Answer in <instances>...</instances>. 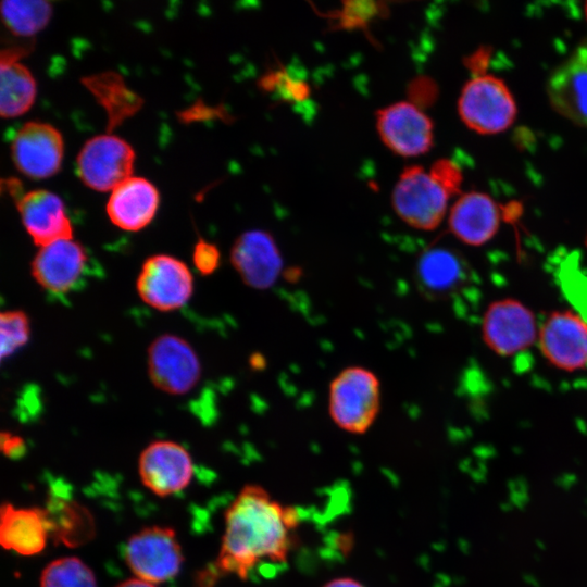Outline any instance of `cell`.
Returning a JSON list of instances; mask_svg holds the SVG:
<instances>
[{"mask_svg": "<svg viewBox=\"0 0 587 587\" xmlns=\"http://www.w3.org/2000/svg\"><path fill=\"white\" fill-rule=\"evenodd\" d=\"M298 510L274 499L262 486L246 485L225 512L221 549L212 570L202 574L213 583L218 574L247 579L253 570L287 562L296 544Z\"/></svg>", "mask_w": 587, "mask_h": 587, "instance_id": "6da1fadb", "label": "cell"}, {"mask_svg": "<svg viewBox=\"0 0 587 587\" xmlns=\"http://www.w3.org/2000/svg\"><path fill=\"white\" fill-rule=\"evenodd\" d=\"M380 409V383L363 366H349L329 384L328 412L333 422L350 434H364Z\"/></svg>", "mask_w": 587, "mask_h": 587, "instance_id": "7a4b0ae2", "label": "cell"}, {"mask_svg": "<svg viewBox=\"0 0 587 587\" xmlns=\"http://www.w3.org/2000/svg\"><path fill=\"white\" fill-rule=\"evenodd\" d=\"M458 110L462 122L478 134H497L515 120L516 104L509 88L492 75H480L462 88Z\"/></svg>", "mask_w": 587, "mask_h": 587, "instance_id": "3957f363", "label": "cell"}, {"mask_svg": "<svg viewBox=\"0 0 587 587\" xmlns=\"http://www.w3.org/2000/svg\"><path fill=\"white\" fill-rule=\"evenodd\" d=\"M450 193L422 166L405 167L395 185L391 202L410 226L432 230L444 220Z\"/></svg>", "mask_w": 587, "mask_h": 587, "instance_id": "277c9868", "label": "cell"}, {"mask_svg": "<svg viewBox=\"0 0 587 587\" xmlns=\"http://www.w3.org/2000/svg\"><path fill=\"white\" fill-rule=\"evenodd\" d=\"M124 558L137 578L159 584L174 578L183 564L176 533L167 526H148L127 540Z\"/></svg>", "mask_w": 587, "mask_h": 587, "instance_id": "5b68a950", "label": "cell"}, {"mask_svg": "<svg viewBox=\"0 0 587 587\" xmlns=\"http://www.w3.org/2000/svg\"><path fill=\"white\" fill-rule=\"evenodd\" d=\"M135 151L118 136L103 134L88 139L76 158L82 183L96 191H112L132 177Z\"/></svg>", "mask_w": 587, "mask_h": 587, "instance_id": "8992f818", "label": "cell"}, {"mask_svg": "<svg viewBox=\"0 0 587 587\" xmlns=\"http://www.w3.org/2000/svg\"><path fill=\"white\" fill-rule=\"evenodd\" d=\"M148 373L158 389L171 395H184L198 384L201 364L187 340L163 334L149 346Z\"/></svg>", "mask_w": 587, "mask_h": 587, "instance_id": "52a82bcc", "label": "cell"}, {"mask_svg": "<svg viewBox=\"0 0 587 587\" xmlns=\"http://www.w3.org/2000/svg\"><path fill=\"white\" fill-rule=\"evenodd\" d=\"M136 287L145 303L167 312L187 303L192 295L193 279L188 266L180 260L155 254L142 264Z\"/></svg>", "mask_w": 587, "mask_h": 587, "instance_id": "ba28073f", "label": "cell"}, {"mask_svg": "<svg viewBox=\"0 0 587 587\" xmlns=\"http://www.w3.org/2000/svg\"><path fill=\"white\" fill-rule=\"evenodd\" d=\"M64 142L52 125L30 121L20 127L11 142L15 167L33 179L48 178L61 167Z\"/></svg>", "mask_w": 587, "mask_h": 587, "instance_id": "9c48e42d", "label": "cell"}, {"mask_svg": "<svg viewBox=\"0 0 587 587\" xmlns=\"http://www.w3.org/2000/svg\"><path fill=\"white\" fill-rule=\"evenodd\" d=\"M376 127L383 142L401 157L423 154L433 146L430 118L410 101L380 109L376 114Z\"/></svg>", "mask_w": 587, "mask_h": 587, "instance_id": "30bf717a", "label": "cell"}, {"mask_svg": "<svg viewBox=\"0 0 587 587\" xmlns=\"http://www.w3.org/2000/svg\"><path fill=\"white\" fill-rule=\"evenodd\" d=\"M483 338L497 354L508 357L528 348L536 337L533 312L515 299L492 302L484 314Z\"/></svg>", "mask_w": 587, "mask_h": 587, "instance_id": "8fae6325", "label": "cell"}, {"mask_svg": "<svg viewBox=\"0 0 587 587\" xmlns=\"http://www.w3.org/2000/svg\"><path fill=\"white\" fill-rule=\"evenodd\" d=\"M139 476L153 494L166 497L185 489L193 474L188 451L171 440H157L148 445L139 457Z\"/></svg>", "mask_w": 587, "mask_h": 587, "instance_id": "7c38bea8", "label": "cell"}, {"mask_svg": "<svg viewBox=\"0 0 587 587\" xmlns=\"http://www.w3.org/2000/svg\"><path fill=\"white\" fill-rule=\"evenodd\" d=\"M539 348L550 364L564 371L587 365V323L576 313L552 312L539 330Z\"/></svg>", "mask_w": 587, "mask_h": 587, "instance_id": "4fadbf2b", "label": "cell"}, {"mask_svg": "<svg viewBox=\"0 0 587 587\" xmlns=\"http://www.w3.org/2000/svg\"><path fill=\"white\" fill-rule=\"evenodd\" d=\"M230 262L247 286L260 290L271 288L283 268L275 239L260 229L245 232L235 240Z\"/></svg>", "mask_w": 587, "mask_h": 587, "instance_id": "5bb4252c", "label": "cell"}, {"mask_svg": "<svg viewBox=\"0 0 587 587\" xmlns=\"http://www.w3.org/2000/svg\"><path fill=\"white\" fill-rule=\"evenodd\" d=\"M547 92L550 104L559 114L587 127V40L551 73Z\"/></svg>", "mask_w": 587, "mask_h": 587, "instance_id": "9a60e30c", "label": "cell"}, {"mask_svg": "<svg viewBox=\"0 0 587 587\" xmlns=\"http://www.w3.org/2000/svg\"><path fill=\"white\" fill-rule=\"evenodd\" d=\"M85 248L73 239L40 247L32 261V275L46 290L65 294L77 286L87 270Z\"/></svg>", "mask_w": 587, "mask_h": 587, "instance_id": "2e32d148", "label": "cell"}, {"mask_svg": "<svg viewBox=\"0 0 587 587\" xmlns=\"http://www.w3.org/2000/svg\"><path fill=\"white\" fill-rule=\"evenodd\" d=\"M23 226L33 241L40 246L73 239L72 223L62 199L46 189L30 190L15 200Z\"/></svg>", "mask_w": 587, "mask_h": 587, "instance_id": "e0dca14e", "label": "cell"}, {"mask_svg": "<svg viewBox=\"0 0 587 587\" xmlns=\"http://www.w3.org/2000/svg\"><path fill=\"white\" fill-rule=\"evenodd\" d=\"M159 202V191L151 182L132 176L111 191L107 214L115 226L137 232L153 220Z\"/></svg>", "mask_w": 587, "mask_h": 587, "instance_id": "ac0fdd59", "label": "cell"}, {"mask_svg": "<svg viewBox=\"0 0 587 587\" xmlns=\"http://www.w3.org/2000/svg\"><path fill=\"white\" fill-rule=\"evenodd\" d=\"M0 544L21 555L41 552L49 536L51 525L46 509L15 508L3 503L0 511Z\"/></svg>", "mask_w": 587, "mask_h": 587, "instance_id": "d6986e66", "label": "cell"}, {"mask_svg": "<svg viewBox=\"0 0 587 587\" xmlns=\"http://www.w3.org/2000/svg\"><path fill=\"white\" fill-rule=\"evenodd\" d=\"M500 224L496 202L486 193L471 191L462 195L452 205L448 225L462 242L480 246L490 240Z\"/></svg>", "mask_w": 587, "mask_h": 587, "instance_id": "ffe728a7", "label": "cell"}, {"mask_svg": "<svg viewBox=\"0 0 587 587\" xmlns=\"http://www.w3.org/2000/svg\"><path fill=\"white\" fill-rule=\"evenodd\" d=\"M27 48L8 47L0 54V114L12 118L26 113L36 98V82L18 60Z\"/></svg>", "mask_w": 587, "mask_h": 587, "instance_id": "44dd1931", "label": "cell"}, {"mask_svg": "<svg viewBox=\"0 0 587 587\" xmlns=\"http://www.w3.org/2000/svg\"><path fill=\"white\" fill-rule=\"evenodd\" d=\"M469 275L466 262L448 248H429L417 261V283L428 296H451L466 283Z\"/></svg>", "mask_w": 587, "mask_h": 587, "instance_id": "7402d4cb", "label": "cell"}, {"mask_svg": "<svg viewBox=\"0 0 587 587\" xmlns=\"http://www.w3.org/2000/svg\"><path fill=\"white\" fill-rule=\"evenodd\" d=\"M107 113V133L135 115L143 105V99L127 86L123 76L114 71H104L80 79Z\"/></svg>", "mask_w": 587, "mask_h": 587, "instance_id": "603a6c76", "label": "cell"}, {"mask_svg": "<svg viewBox=\"0 0 587 587\" xmlns=\"http://www.w3.org/2000/svg\"><path fill=\"white\" fill-rule=\"evenodd\" d=\"M51 536L67 546H77L93 536L95 525L91 515L82 505L70 501H53L46 509Z\"/></svg>", "mask_w": 587, "mask_h": 587, "instance_id": "cb8c5ba5", "label": "cell"}, {"mask_svg": "<svg viewBox=\"0 0 587 587\" xmlns=\"http://www.w3.org/2000/svg\"><path fill=\"white\" fill-rule=\"evenodd\" d=\"M1 16L15 36L28 37L42 30L52 16V5L41 0L2 1Z\"/></svg>", "mask_w": 587, "mask_h": 587, "instance_id": "d4e9b609", "label": "cell"}, {"mask_svg": "<svg viewBox=\"0 0 587 587\" xmlns=\"http://www.w3.org/2000/svg\"><path fill=\"white\" fill-rule=\"evenodd\" d=\"M40 587H98L91 569L75 557L50 562L40 576Z\"/></svg>", "mask_w": 587, "mask_h": 587, "instance_id": "484cf974", "label": "cell"}, {"mask_svg": "<svg viewBox=\"0 0 587 587\" xmlns=\"http://www.w3.org/2000/svg\"><path fill=\"white\" fill-rule=\"evenodd\" d=\"M30 327L26 313L12 310L0 315L1 358L4 359L23 347L29 338Z\"/></svg>", "mask_w": 587, "mask_h": 587, "instance_id": "4316f807", "label": "cell"}, {"mask_svg": "<svg viewBox=\"0 0 587 587\" xmlns=\"http://www.w3.org/2000/svg\"><path fill=\"white\" fill-rule=\"evenodd\" d=\"M192 261L199 273L210 275L217 270L221 253L215 245L199 238L193 247Z\"/></svg>", "mask_w": 587, "mask_h": 587, "instance_id": "83f0119b", "label": "cell"}, {"mask_svg": "<svg viewBox=\"0 0 587 587\" xmlns=\"http://www.w3.org/2000/svg\"><path fill=\"white\" fill-rule=\"evenodd\" d=\"M429 173L453 196L460 190L461 172L450 160L441 159L434 163Z\"/></svg>", "mask_w": 587, "mask_h": 587, "instance_id": "f1b7e54d", "label": "cell"}, {"mask_svg": "<svg viewBox=\"0 0 587 587\" xmlns=\"http://www.w3.org/2000/svg\"><path fill=\"white\" fill-rule=\"evenodd\" d=\"M223 113L224 112L220 111L218 108L207 105L204 102L199 100L189 108L185 109L178 114V116L182 122L187 123L221 117Z\"/></svg>", "mask_w": 587, "mask_h": 587, "instance_id": "f546056e", "label": "cell"}, {"mask_svg": "<svg viewBox=\"0 0 587 587\" xmlns=\"http://www.w3.org/2000/svg\"><path fill=\"white\" fill-rule=\"evenodd\" d=\"M0 447L2 452L9 458H20L25 453V441L17 435L4 432L0 436Z\"/></svg>", "mask_w": 587, "mask_h": 587, "instance_id": "4dcf8cb0", "label": "cell"}, {"mask_svg": "<svg viewBox=\"0 0 587 587\" xmlns=\"http://www.w3.org/2000/svg\"><path fill=\"white\" fill-rule=\"evenodd\" d=\"M323 587H365V586L359 580L351 577H337L326 583Z\"/></svg>", "mask_w": 587, "mask_h": 587, "instance_id": "1f68e13d", "label": "cell"}, {"mask_svg": "<svg viewBox=\"0 0 587 587\" xmlns=\"http://www.w3.org/2000/svg\"><path fill=\"white\" fill-rule=\"evenodd\" d=\"M115 587H157L154 584L142 580L140 578H130L116 585Z\"/></svg>", "mask_w": 587, "mask_h": 587, "instance_id": "d6a6232c", "label": "cell"}, {"mask_svg": "<svg viewBox=\"0 0 587 587\" xmlns=\"http://www.w3.org/2000/svg\"><path fill=\"white\" fill-rule=\"evenodd\" d=\"M585 15H586V18H587V2L585 4Z\"/></svg>", "mask_w": 587, "mask_h": 587, "instance_id": "836d02e7", "label": "cell"}]
</instances>
